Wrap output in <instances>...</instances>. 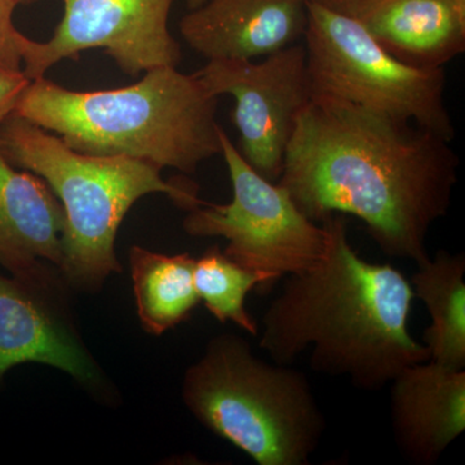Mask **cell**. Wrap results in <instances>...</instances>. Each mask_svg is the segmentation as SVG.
<instances>
[{
    "label": "cell",
    "mask_w": 465,
    "mask_h": 465,
    "mask_svg": "<svg viewBox=\"0 0 465 465\" xmlns=\"http://www.w3.org/2000/svg\"><path fill=\"white\" fill-rule=\"evenodd\" d=\"M273 281H277L274 275L238 264L217 246L195 260V290L204 307L220 322L237 324L252 336H259V324L247 312V295Z\"/></svg>",
    "instance_id": "17"
},
{
    "label": "cell",
    "mask_w": 465,
    "mask_h": 465,
    "mask_svg": "<svg viewBox=\"0 0 465 465\" xmlns=\"http://www.w3.org/2000/svg\"><path fill=\"white\" fill-rule=\"evenodd\" d=\"M48 286L0 274V381L21 363H43L85 385L99 370L63 316L45 298Z\"/></svg>",
    "instance_id": "12"
},
{
    "label": "cell",
    "mask_w": 465,
    "mask_h": 465,
    "mask_svg": "<svg viewBox=\"0 0 465 465\" xmlns=\"http://www.w3.org/2000/svg\"><path fill=\"white\" fill-rule=\"evenodd\" d=\"M194 74L217 99H234L238 152L253 170L277 183L299 116L314 97L304 45L295 43L259 63L208 61Z\"/></svg>",
    "instance_id": "8"
},
{
    "label": "cell",
    "mask_w": 465,
    "mask_h": 465,
    "mask_svg": "<svg viewBox=\"0 0 465 465\" xmlns=\"http://www.w3.org/2000/svg\"><path fill=\"white\" fill-rule=\"evenodd\" d=\"M391 382L397 448L409 463L436 464L465 430V370L425 361Z\"/></svg>",
    "instance_id": "11"
},
{
    "label": "cell",
    "mask_w": 465,
    "mask_h": 465,
    "mask_svg": "<svg viewBox=\"0 0 465 465\" xmlns=\"http://www.w3.org/2000/svg\"><path fill=\"white\" fill-rule=\"evenodd\" d=\"M130 268L137 316L150 335L183 323L201 302L194 284L195 259L189 253L164 255L134 246Z\"/></svg>",
    "instance_id": "16"
},
{
    "label": "cell",
    "mask_w": 465,
    "mask_h": 465,
    "mask_svg": "<svg viewBox=\"0 0 465 465\" xmlns=\"http://www.w3.org/2000/svg\"><path fill=\"white\" fill-rule=\"evenodd\" d=\"M307 26L308 0H206L180 33L208 61H253L295 45Z\"/></svg>",
    "instance_id": "10"
},
{
    "label": "cell",
    "mask_w": 465,
    "mask_h": 465,
    "mask_svg": "<svg viewBox=\"0 0 465 465\" xmlns=\"http://www.w3.org/2000/svg\"><path fill=\"white\" fill-rule=\"evenodd\" d=\"M183 401L207 430L259 465H307L326 420L308 379L268 363L249 341L216 336L186 370Z\"/></svg>",
    "instance_id": "5"
},
{
    "label": "cell",
    "mask_w": 465,
    "mask_h": 465,
    "mask_svg": "<svg viewBox=\"0 0 465 465\" xmlns=\"http://www.w3.org/2000/svg\"><path fill=\"white\" fill-rule=\"evenodd\" d=\"M450 143L411 122L314 96L277 183L312 222L357 217L385 255L419 266L430 260L428 234L448 215L458 183Z\"/></svg>",
    "instance_id": "1"
},
{
    "label": "cell",
    "mask_w": 465,
    "mask_h": 465,
    "mask_svg": "<svg viewBox=\"0 0 465 465\" xmlns=\"http://www.w3.org/2000/svg\"><path fill=\"white\" fill-rule=\"evenodd\" d=\"M305 51L314 96L332 97L397 121L411 122L451 142L445 69L407 65L382 48L362 24L308 0Z\"/></svg>",
    "instance_id": "6"
},
{
    "label": "cell",
    "mask_w": 465,
    "mask_h": 465,
    "mask_svg": "<svg viewBox=\"0 0 465 465\" xmlns=\"http://www.w3.org/2000/svg\"><path fill=\"white\" fill-rule=\"evenodd\" d=\"M220 145L232 182L231 203L192 208L183 219L185 232L225 238V255L277 280L317 264L326 250L323 226L308 219L283 186L253 170L223 128Z\"/></svg>",
    "instance_id": "7"
},
{
    "label": "cell",
    "mask_w": 465,
    "mask_h": 465,
    "mask_svg": "<svg viewBox=\"0 0 465 465\" xmlns=\"http://www.w3.org/2000/svg\"><path fill=\"white\" fill-rule=\"evenodd\" d=\"M342 12L410 66L443 69L465 51V0H360Z\"/></svg>",
    "instance_id": "14"
},
{
    "label": "cell",
    "mask_w": 465,
    "mask_h": 465,
    "mask_svg": "<svg viewBox=\"0 0 465 465\" xmlns=\"http://www.w3.org/2000/svg\"><path fill=\"white\" fill-rule=\"evenodd\" d=\"M16 0H0V72H23L25 35L14 24Z\"/></svg>",
    "instance_id": "18"
},
{
    "label": "cell",
    "mask_w": 465,
    "mask_h": 465,
    "mask_svg": "<svg viewBox=\"0 0 465 465\" xmlns=\"http://www.w3.org/2000/svg\"><path fill=\"white\" fill-rule=\"evenodd\" d=\"M216 109L197 75L161 66L115 90L72 91L42 76L30 81L15 113L76 152L189 174L222 152Z\"/></svg>",
    "instance_id": "3"
},
{
    "label": "cell",
    "mask_w": 465,
    "mask_h": 465,
    "mask_svg": "<svg viewBox=\"0 0 465 465\" xmlns=\"http://www.w3.org/2000/svg\"><path fill=\"white\" fill-rule=\"evenodd\" d=\"M65 213L42 177L0 152V266L12 277L47 286L43 262L60 268Z\"/></svg>",
    "instance_id": "13"
},
{
    "label": "cell",
    "mask_w": 465,
    "mask_h": 465,
    "mask_svg": "<svg viewBox=\"0 0 465 465\" xmlns=\"http://www.w3.org/2000/svg\"><path fill=\"white\" fill-rule=\"evenodd\" d=\"M0 152L15 167L42 177L60 201L65 213L60 269L84 289H96L121 272L116 234L137 201L159 193L186 211L204 203L197 186L166 182L150 162L76 152L16 113L0 127Z\"/></svg>",
    "instance_id": "4"
},
{
    "label": "cell",
    "mask_w": 465,
    "mask_h": 465,
    "mask_svg": "<svg viewBox=\"0 0 465 465\" xmlns=\"http://www.w3.org/2000/svg\"><path fill=\"white\" fill-rule=\"evenodd\" d=\"M30 84L24 72H0V127L14 114L21 94Z\"/></svg>",
    "instance_id": "19"
},
{
    "label": "cell",
    "mask_w": 465,
    "mask_h": 465,
    "mask_svg": "<svg viewBox=\"0 0 465 465\" xmlns=\"http://www.w3.org/2000/svg\"><path fill=\"white\" fill-rule=\"evenodd\" d=\"M185 2L186 5H188L189 11H191V9L201 7L206 0H185Z\"/></svg>",
    "instance_id": "21"
},
{
    "label": "cell",
    "mask_w": 465,
    "mask_h": 465,
    "mask_svg": "<svg viewBox=\"0 0 465 465\" xmlns=\"http://www.w3.org/2000/svg\"><path fill=\"white\" fill-rule=\"evenodd\" d=\"M464 275V253L440 250L410 282L432 318L423 336L430 361L458 370H465Z\"/></svg>",
    "instance_id": "15"
},
{
    "label": "cell",
    "mask_w": 465,
    "mask_h": 465,
    "mask_svg": "<svg viewBox=\"0 0 465 465\" xmlns=\"http://www.w3.org/2000/svg\"><path fill=\"white\" fill-rule=\"evenodd\" d=\"M50 41L24 39L23 72L34 81L84 51L104 50L127 75L177 66L182 47L168 29L174 0H63Z\"/></svg>",
    "instance_id": "9"
},
{
    "label": "cell",
    "mask_w": 465,
    "mask_h": 465,
    "mask_svg": "<svg viewBox=\"0 0 465 465\" xmlns=\"http://www.w3.org/2000/svg\"><path fill=\"white\" fill-rule=\"evenodd\" d=\"M320 224L326 232L323 258L289 275L262 316L260 348L286 366L309 349L313 371L381 390L406 367L430 361L409 331L414 291L399 269L361 258L344 215Z\"/></svg>",
    "instance_id": "2"
},
{
    "label": "cell",
    "mask_w": 465,
    "mask_h": 465,
    "mask_svg": "<svg viewBox=\"0 0 465 465\" xmlns=\"http://www.w3.org/2000/svg\"><path fill=\"white\" fill-rule=\"evenodd\" d=\"M313 2L321 3V5H327V7L339 9V11H345L360 0H313Z\"/></svg>",
    "instance_id": "20"
},
{
    "label": "cell",
    "mask_w": 465,
    "mask_h": 465,
    "mask_svg": "<svg viewBox=\"0 0 465 465\" xmlns=\"http://www.w3.org/2000/svg\"><path fill=\"white\" fill-rule=\"evenodd\" d=\"M17 5H32V3L38 2V0H16Z\"/></svg>",
    "instance_id": "22"
}]
</instances>
